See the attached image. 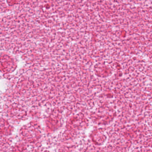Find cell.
Instances as JSON below:
<instances>
[{"label":"cell","instance_id":"cell-1","mask_svg":"<svg viewBox=\"0 0 152 152\" xmlns=\"http://www.w3.org/2000/svg\"><path fill=\"white\" fill-rule=\"evenodd\" d=\"M15 63L14 59L7 55L0 56V71L4 73H10L15 69Z\"/></svg>","mask_w":152,"mask_h":152},{"label":"cell","instance_id":"cell-2","mask_svg":"<svg viewBox=\"0 0 152 152\" xmlns=\"http://www.w3.org/2000/svg\"><path fill=\"white\" fill-rule=\"evenodd\" d=\"M23 130L25 131H23V133L25 134L24 136L26 140L29 141L37 140L40 134V130L39 131V128L38 129L35 126L32 125L25 126Z\"/></svg>","mask_w":152,"mask_h":152}]
</instances>
